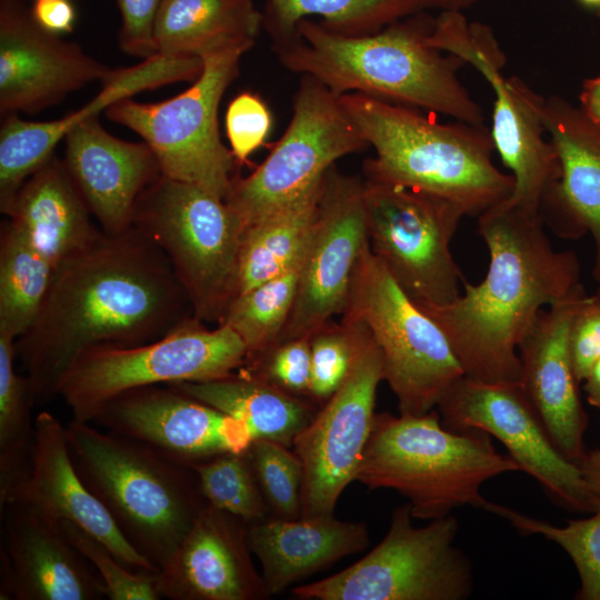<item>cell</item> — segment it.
I'll list each match as a JSON object with an SVG mask.
<instances>
[{
  "label": "cell",
  "instance_id": "obj_1",
  "mask_svg": "<svg viewBox=\"0 0 600 600\" xmlns=\"http://www.w3.org/2000/svg\"><path fill=\"white\" fill-rule=\"evenodd\" d=\"M194 317L161 249L131 227L106 234L54 270L43 306L16 352L34 402L56 397L76 357L97 346L154 341Z\"/></svg>",
  "mask_w": 600,
  "mask_h": 600
},
{
  "label": "cell",
  "instance_id": "obj_2",
  "mask_svg": "<svg viewBox=\"0 0 600 600\" xmlns=\"http://www.w3.org/2000/svg\"><path fill=\"white\" fill-rule=\"evenodd\" d=\"M489 251L479 284L443 306L421 308L443 331L464 376L487 382L519 381L518 346L540 311L567 298L580 282V261L553 248L539 212L507 200L478 217Z\"/></svg>",
  "mask_w": 600,
  "mask_h": 600
},
{
  "label": "cell",
  "instance_id": "obj_3",
  "mask_svg": "<svg viewBox=\"0 0 600 600\" xmlns=\"http://www.w3.org/2000/svg\"><path fill=\"white\" fill-rule=\"evenodd\" d=\"M432 24L419 12L371 34L348 36L303 19L296 36L273 49L284 68L337 96L362 93L484 126L481 106L458 77L466 62L428 43Z\"/></svg>",
  "mask_w": 600,
  "mask_h": 600
},
{
  "label": "cell",
  "instance_id": "obj_4",
  "mask_svg": "<svg viewBox=\"0 0 600 600\" xmlns=\"http://www.w3.org/2000/svg\"><path fill=\"white\" fill-rule=\"evenodd\" d=\"M340 99L374 150L364 177L442 197L477 218L511 196L513 177L496 167L486 126L439 123L412 107L362 93Z\"/></svg>",
  "mask_w": 600,
  "mask_h": 600
},
{
  "label": "cell",
  "instance_id": "obj_5",
  "mask_svg": "<svg viewBox=\"0 0 600 600\" xmlns=\"http://www.w3.org/2000/svg\"><path fill=\"white\" fill-rule=\"evenodd\" d=\"M71 420L77 473L129 543L159 569L208 503L192 468L139 440Z\"/></svg>",
  "mask_w": 600,
  "mask_h": 600
},
{
  "label": "cell",
  "instance_id": "obj_6",
  "mask_svg": "<svg viewBox=\"0 0 600 600\" xmlns=\"http://www.w3.org/2000/svg\"><path fill=\"white\" fill-rule=\"evenodd\" d=\"M521 471L499 453L491 436L478 429L444 427L437 409L420 416L376 413L356 481L389 489L406 499L413 519L434 520L456 508L486 511L493 502L481 493L488 480Z\"/></svg>",
  "mask_w": 600,
  "mask_h": 600
},
{
  "label": "cell",
  "instance_id": "obj_7",
  "mask_svg": "<svg viewBox=\"0 0 600 600\" xmlns=\"http://www.w3.org/2000/svg\"><path fill=\"white\" fill-rule=\"evenodd\" d=\"M132 227L166 254L194 318L219 323L236 297L239 216L223 199L161 174L139 197Z\"/></svg>",
  "mask_w": 600,
  "mask_h": 600
},
{
  "label": "cell",
  "instance_id": "obj_8",
  "mask_svg": "<svg viewBox=\"0 0 600 600\" xmlns=\"http://www.w3.org/2000/svg\"><path fill=\"white\" fill-rule=\"evenodd\" d=\"M253 44L239 41L207 49L199 54L201 73L184 91L159 102L126 98L110 106L106 116L142 138L163 176L224 200L238 162L221 141L218 110L238 77L241 57Z\"/></svg>",
  "mask_w": 600,
  "mask_h": 600
},
{
  "label": "cell",
  "instance_id": "obj_9",
  "mask_svg": "<svg viewBox=\"0 0 600 600\" xmlns=\"http://www.w3.org/2000/svg\"><path fill=\"white\" fill-rule=\"evenodd\" d=\"M247 358L248 349L232 329L223 324L208 329L191 317L144 344L83 350L61 376L56 397L70 408L73 420L93 422L123 392L220 379L243 367Z\"/></svg>",
  "mask_w": 600,
  "mask_h": 600
},
{
  "label": "cell",
  "instance_id": "obj_10",
  "mask_svg": "<svg viewBox=\"0 0 600 600\" xmlns=\"http://www.w3.org/2000/svg\"><path fill=\"white\" fill-rule=\"evenodd\" d=\"M342 320L368 329L383 361V380L399 412L437 409L463 369L446 334L397 283L369 241L357 263Z\"/></svg>",
  "mask_w": 600,
  "mask_h": 600
},
{
  "label": "cell",
  "instance_id": "obj_11",
  "mask_svg": "<svg viewBox=\"0 0 600 600\" xmlns=\"http://www.w3.org/2000/svg\"><path fill=\"white\" fill-rule=\"evenodd\" d=\"M409 503L392 512L383 539L359 561L324 579L294 587L303 600H463L473 589L472 567L456 546L452 516L412 523Z\"/></svg>",
  "mask_w": 600,
  "mask_h": 600
},
{
  "label": "cell",
  "instance_id": "obj_12",
  "mask_svg": "<svg viewBox=\"0 0 600 600\" xmlns=\"http://www.w3.org/2000/svg\"><path fill=\"white\" fill-rule=\"evenodd\" d=\"M428 43L472 64L494 94L491 138L511 171L514 188L507 201L539 212L543 197L559 182L560 161L542 121L543 99L518 77L501 73L506 57L490 29L468 22L461 11H441Z\"/></svg>",
  "mask_w": 600,
  "mask_h": 600
},
{
  "label": "cell",
  "instance_id": "obj_13",
  "mask_svg": "<svg viewBox=\"0 0 600 600\" xmlns=\"http://www.w3.org/2000/svg\"><path fill=\"white\" fill-rule=\"evenodd\" d=\"M367 147L340 96L303 76L283 136L249 176L234 177L224 201L247 228L306 193L338 159Z\"/></svg>",
  "mask_w": 600,
  "mask_h": 600
},
{
  "label": "cell",
  "instance_id": "obj_14",
  "mask_svg": "<svg viewBox=\"0 0 600 600\" xmlns=\"http://www.w3.org/2000/svg\"><path fill=\"white\" fill-rule=\"evenodd\" d=\"M363 200L370 248L409 298L423 306L454 301L464 280L450 243L463 211L442 197L367 177Z\"/></svg>",
  "mask_w": 600,
  "mask_h": 600
},
{
  "label": "cell",
  "instance_id": "obj_15",
  "mask_svg": "<svg viewBox=\"0 0 600 600\" xmlns=\"http://www.w3.org/2000/svg\"><path fill=\"white\" fill-rule=\"evenodd\" d=\"M357 324L359 348L348 377L292 444L303 469L301 517L334 513L341 493L356 481L370 437L383 361L368 329Z\"/></svg>",
  "mask_w": 600,
  "mask_h": 600
},
{
  "label": "cell",
  "instance_id": "obj_16",
  "mask_svg": "<svg viewBox=\"0 0 600 600\" xmlns=\"http://www.w3.org/2000/svg\"><path fill=\"white\" fill-rule=\"evenodd\" d=\"M437 410L451 430L478 429L497 438L559 507L581 513L597 510L579 467L553 444L519 381L487 382L463 376L447 390Z\"/></svg>",
  "mask_w": 600,
  "mask_h": 600
},
{
  "label": "cell",
  "instance_id": "obj_17",
  "mask_svg": "<svg viewBox=\"0 0 600 600\" xmlns=\"http://www.w3.org/2000/svg\"><path fill=\"white\" fill-rule=\"evenodd\" d=\"M363 181L332 166L306 243L297 298L278 342L311 338L346 308L354 270L368 243Z\"/></svg>",
  "mask_w": 600,
  "mask_h": 600
},
{
  "label": "cell",
  "instance_id": "obj_18",
  "mask_svg": "<svg viewBox=\"0 0 600 600\" xmlns=\"http://www.w3.org/2000/svg\"><path fill=\"white\" fill-rule=\"evenodd\" d=\"M113 69L36 23L22 0H0V113L34 114Z\"/></svg>",
  "mask_w": 600,
  "mask_h": 600
},
{
  "label": "cell",
  "instance_id": "obj_19",
  "mask_svg": "<svg viewBox=\"0 0 600 600\" xmlns=\"http://www.w3.org/2000/svg\"><path fill=\"white\" fill-rule=\"evenodd\" d=\"M94 422L188 466L224 452L247 451L253 441L246 422L169 384L119 394Z\"/></svg>",
  "mask_w": 600,
  "mask_h": 600
},
{
  "label": "cell",
  "instance_id": "obj_20",
  "mask_svg": "<svg viewBox=\"0 0 600 600\" xmlns=\"http://www.w3.org/2000/svg\"><path fill=\"white\" fill-rule=\"evenodd\" d=\"M1 544V600H100L103 582L72 544L61 520L7 503Z\"/></svg>",
  "mask_w": 600,
  "mask_h": 600
},
{
  "label": "cell",
  "instance_id": "obj_21",
  "mask_svg": "<svg viewBox=\"0 0 600 600\" xmlns=\"http://www.w3.org/2000/svg\"><path fill=\"white\" fill-rule=\"evenodd\" d=\"M201 71L202 59L198 56L154 53L136 66L113 69L90 102L63 118L27 121L16 113L4 116L0 128V210L8 207L23 182L54 154L58 142L76 124L139 92L194 81Z\"/></svg>",
  "mask_w": 600,
  "mask_h": 600
},
{
  "label": "cell",
  "instance_id": "obj_22",
  "mask_svg": "<svg viewBox=\"0 0 600 600\" xmlns=\"http://www.w3.org/2000/svg\"><path fill=\"white\" fill-rule=\"evenodd\" d=\"M7 503L22 504L48 517L70 521L106 544L130 570L158 572V568L129 543L103 504L83 483L70 456L66 426L49 411H41L34 418L28 469L0 509Z\"/></svg>",
  "mask_w": 600,
  "mask_h": 600
},
{
  "label": "cell",
  "instance_id": "obj_23",
  "mask_svg": "<svg viewBox=\"0 0 600 600\" xmlns=\"http://www.w3.org/2000/svg\"><path fill=\"white\" fill-rule=\"evenodd\" d=\"M588 296L582 284L567 298L540 311L520 341V384L557 449L576 464L587 452L583 410L568 336L571 320Z\"/></svg>",
  "mask_w": 600,
  "mask_h": 600
},
{
  "label": "cell",
  "instance_id": "obj_24",
  "mask_svg": "<svg viewBox=\"0 0 600 600\" xmlns=\"http://www.w3.org/2000/svg\"><path fill=\"white\" fill-rule=\"evenodd\" d=\"M251 553L247 524L207 503L156 573L158 593L170 600L266 599Z\"/></svg>",
  "mask_w": 600,
  "mask_h": 600
},
{
  "label": "cell",
  "instance_id": "obj_25",
  "mask_svg": "<svg viewBox=\"0 0 600 600\" xmlns=\"http://www.w3.org/2000/svg\"><path fill=\"white\" fill-rule=\"evenodd\" d=\"M64 144L63 162L100 229L128 231L139 197L162 174L151 148L112 136L98 116L76 124Z\"/></svg>",
  "mask_w": 600,
  "mask_h": 600
},
{
  "label": "cell",
  "instance_id": "obj_26",
  "mask_svg": "<svg viewBox=\"0 0 600 600\" xmlns=\"http://www.w3.org/2000/svg\"><path fill=\"white\" fill-rule=\"evenodd\" d=\"M542 121L561 167L559 182L543 197L539 212L566 239L590 233L593 277L600 281V124L580 107L551 96L543 99Z\"/></svg>",
  "mask_w": 600,
  "mask_h": 600
},
{
  "label": "cell",
  "instance_id": "obj_27",
  "mask_svg": "<svg viewBox=\"0 0 600 600\" xmlns=\"http://www.w3.org/2000/svg\"><path fill=\"white\" fill-rule=\"evenodd\" d=\"M247 539L270 597L341 558L364 550L369 532L364 523L339 520L334 514L273 517L247 524Z\"/></svg>",
  "mask_w": 600,
  "mask_h": 600
},
{
  "label": "cell",
  "instance_id": "obj_28",
  "mask_svg": "<svg viewBox=\"0 0 600 600\" xmlns=\"http://www.w3.org/2000/svg\"><path fill=\"white\" fill-rule=\"evenodd\" d=\"M1 212L54 269L104 233L92 222L63 160L54 154L23 182Z\"/></svg>",
  "mask_w": 600,
  "mask_h": 600
},
{
  "label": "cell",
  "instance_id": "obj_29",
  "mask_svg": "<svg viewBox=\"0 0 600 600\" xmlns=\"http://www.w3.org/2000/svg\"><path fill=\"white\" fill-rule=\"evenodd\" d=\"M239 370L238 373L220 379L169 386L242 420L249 427L253 440L267 439L292 447L298 433L314 417L313 407L299 396Z\"/></svg>",
  "mask_w": 600,
  "mask_h": 600
},
{
  "label": "cell",
  "instance_id": "obj_30",
  "mask_svg": "<svg viewBox=\"0 0 600 600\" xmlns=\"http://www.w3.org/2000/svg\"><path fill=\"white\" fill-rule=\"evenodd\" d=\"M262 12L254 0H163L156 17V53L198 56L218 46L254 41Z\"/></svg>",
  "mask_w": 600,
  "mask_h": 600
},
{
  "label": "cell",
  "instance_id": "obj_31",
  "mask_svg": "<svg viewBox=\"0 0 600 600\" xmlns=\"http://www.w3.org/2000/svg\"><path fill=\"white\" fill-rule=\"evenodd\" d=\"M322 180L287 207L244 229L236 296L281 274L300 258L316 218Z\"/></svg>",
  "mask_w": 600,
  "mask_h": 600
},
{
  "label": "cell",
  "instance_id": "obj_32",
  "mask_svg": "<svg viewBox=\"0 0 600 600\" xmlns=\"http://www.w3.org/2000/svg\"><path fill=\"white\" fill-rule=\"evenodd\" d=\"M426 9L421 0H266L262 26L273 44L293 38L298 23L311 16L326 28L348 36L378 32Z\"/></svg>",
  "mask_w": 600,
  "mask_h": 600
},
{
  "label": "cell",
  "instance_id": "obj_33",
  "mask_svg": "<svg viewBox=\"0 0 600 600\" xmlns=\"http://www.w3.org/2000/svg\"><path fill=\"white\" fill-rule=\"evenodd\" d=\"M54 267L8 220L0 233V332L16 340L36 321Z\"/></svg>",
  "mask_w": 600,
  "mask_h": 600
},
{
  "label": "cell",
  "instance_id": "obj_34",
  "mask_svg": "<svg viewBox=\"0 0 600 600\" xmlns=\"http://www.w3.org/2000/svg\"><path fill=\"white\" fill-rule=\"evenodd\" d=\"M16 339L0 332V506L26 474L33 443L34 402L28 378L14 367Z\"/></svg>",
  "mask_w": 600,
  "mask_h": 600
},
{
  "label": "cell",
  "instance_id": "obj_35",
  "mask_svg": "<svg viewBox=\"0 0 600 600\" xmlns=\"http://www.w3.org/2000/svg\"><path fill=\"white\" fill-rule=\"evenodd\" d=\"M302 254L281 274L236 296L218 323L241 338L248 357L269 349L281 336L297 298Z\"/></svg>",
  "mask_w": 600,
  "mask_h": 600
},
{
  "label": "cell",
  "instance_id": "obj_36",
  "mask_svg": "<svg viewBox=\"0 0 600 600\" xmlns=\"http://www.w3.org/2000/svg\"><path fill=\"white\" fill-rule=\"evenodd\" d=\"M490 512L504 518L522 534H539L558 544L572 560L579 578L577 599L600 600V508L563 526L531 518L493 503Z\"/></svg>",
  "mask_w": 600,
  "mask_h": 600
},
{
  "label": "cell",
  "instance_id": "obj_37",
  "mask_svg": "<svg viewBox=\"0 0 600 600\" xmlns=\"http://www.w3.org/2000/svg\"><path fill=\"white\" fill-rule=\"evenodd\" d=\"M206 501L246 524L268 518L248 451L224 452L190 466Z\"/></svg>",
  "mask_w": 600,
  "mask_h": 600
},
{
  "label": "cell",
  "instance_id": "obj_38",
  "mask_svg": "<svg viewBox=\"0 0 600 600\" xmlns=\"http://www.w3.org/2000/svg\"><path fill=\"white\" fill-rule=\"evenodd\" d=\"M247 451L261 492L274 517L300 518L303 469L294 451L267 439H254Z\"/></svg>",
  "mask_w": 600,
  "mask_h": 600
},
{
  "label": "cell",
  "instance_id": "obj_39",
  "mask_svg": "<svg viewBox=\"0 0 600 600\" xmlns=\"http://www.w3.org/2000/svg\"><path fill=\"white\" fill-rule=\"evenodd\" d=\"M359 341L360 327L348 321L328 322L311 336L309 397L327 401L341 387L356 359Z\"/></svg>",
  "mask_w": 600,
  "mask_h": 600
},
{
  "label": "cell",
  "instance_id": "obj_40",
  "mask_svg": "<svg viewBox=\"0 0 600 600\" xmlns=\"http://www.w3.org/2000/svg\"><path fill=\"white\" fill-rule=\"evenodd\" d=\"M72 544L87 558L100 576L106 598L110 600H159L157 572H140L127 568L110 549L79 526L61 520Z\"/></svg>",
  "mask_w": 600,
  "mask_h": 600
},
{
  "label": "cell",
  "instance_id": "obj_41",
  "mask_svg": "<svg viewBox=\"0 0 600 600\" xmlns=\"http://www.w3.org/2000/svg\"><path fill=\"white\" fill-rule=\"evenodd\" d=\"M240 369L291 394L308 396L311 376L310 339L298 338L278 342L258 354L248 357Z\"/></svg>",
  "mask_w": 600,
  "mask_h": 600
},
{
  "label": "cell",
  "instance_id": "obj_42",
  "mask_svg": "<svg viewBox=\"0 0 600 600\" xmlns=\"http://www.w3.org/2000/svg\"><path fill=\"white\" fill-rule=\"evenodd\" d=\"M271 126V112L258 94L243 91L230 101L226 131L238 164L247 163L250 154L264 143Z\"/></svg>",
  "mask_w": 600,
  "mask_h": 600
},
{
  "label": "cell",
  "instance_id": "obj_43",
  "mask_svg": "<svg viewBox=\"0 0 600 600\" xmlns=\"http://www.w3.org/2000/svg\"><path fill=\"white\" fill-rule=\"evenodd\" d=\"M568 348L578 382H583L600 358V301L587 296L578 307L569 328Z\"/></svg>",
  "mask_w": 600,
  "mask_h": 600
},
{
  "label": "cell",
  "instance_id": "obj_44",
  "mask_svg": "<svg viewBox=\"0 0 600 600\" xmlns=\"http://www.w3.org/2000/svg\"><path fill=\"white\" fill-rule=\"evenodd\" d=\"M121 17L118 41L120 49L146 59L156 53L153 27L163 0H114Z\"/></svg>",
  "mask_w": 600,
  "mask_h": 600
},
{
  "label": "cell",
  "instance_id": "obj_45",
  "mask_svg": "<svg viewBox=\"0 0 600 600\" xmlns=\"http://www.w3.org/2000/svg\"><path fill=\"white\" fill-rule=\"evenodd\" d=\"M30 13L38 26L54 34L72 32L77 11L70 0H34Z\"/></svg>",
  "mask_w": 600,
  "mask_h": 600
},
{
  "label": "cell",
  "instance_id": "obj_46",
  "mask_svg": "<svg viewBox=\"0 0 600 600\" xmlns=\"http://www.w3.org/2000/svg\"><path fill=\"white\" fill-rule=\"evenodd\" d=\"M577 466L597 509L600 508V449L587 451Z\"/></svg>",
  "mask_w": 600,
  "mask_h": 600
},
{
  "label": "cell",
  "instance_id": "obj_47",
  "mask_svg": "<svg viewBox=\"0 0 600 600\" xmlns=\"http://www.w3.org/2000/svg\"><path fill=\"white\" fill-rule=\"evenodd\" d=\"M579 100L582 111L600 124V74L583 81Z\"/></svg>",
  "mask_w": 600,
  "mask_h": 600
},
{
  "label": "cell",
  "instance_id": "obj_48",
  "mask_svg": "<svg viewBox=\"0 0 600 600\" xmlns=\"http://www.w3.org/2000/svg\"><path fill=\"white\" fill-rule=\"evenodd\" d=\"M583 382L589 404L600 410V358L594 362Z\"/></svg>",
  "mask_w": 600,
  "mask_h": 600
},
{
  "label": "cell",
  "instance_id": "obj_49",
  "mask_svg": "<svg viewBox=\"0 0 600 600\" xmlns=\"http://www.w3.org/2000/svg\"><path fill=\"white\" fill-rule=\"evenodd\" d=\"M424 8H434L441 11H462L478 0H421Z\"/></svg>",
  "mask_w": 600,
  "mask_h": 600
},
{
  "label": "cell",
  "instance_id": "obj_50",
  "mask_svg": "<svg viewBox=\"0 0 600 600\" xmlns=\"http://www.w3.org/2000/svg\"><path fill=\"white\" fill-rule=\"evenodd\" d=\"M578 1L582 6L591 10H594L596 13L600 17V0H578Z\"/></svg>",
  "mask_w": 600,
  "mask_h": 600
},
{
  "label": "cell",
  "instance_id": "obj_51",
  "mask_svg": "<svg viewBox=\"0 0 600 600\" xmlns=\"http://www.w3.org/2000/svg\"><path fill=\"white\" fill-rule=\"evenodd\" d=\"M599 286L597 288V291L594 292V294H592L598 301H600V281L598 282Z\"/></svg>",
  "mask_w": 600,
  "mask_h": 600
}]
</instances>
